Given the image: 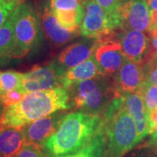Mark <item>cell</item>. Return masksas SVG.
<instances>
[{
  "label": "cell",
  "instance_id": "cell-4",
  "mask_svg": "<svg viewBox=\"0 0 157 157\" xmlns=\"http://www.w3.org/2000/svg\"><path fill=\"white\" fill-rule=\"evenodd\" d=\"M15 39V59L23 58L41 45L44 32L37 8L32 2L19 3L10 17Z\"/></svg>",
  "mask_w": 157,
  "mask_h": 157
},
{
  "label": "cell",
  "instance_id": "cell-8",
  "mask_svg": "<svg viewBox=\"0 0 157 157\" xmlns=\"http://www.w3.org/2000/svg\"><path fill=\"white\" fill-rule=\"evenodd\" d=\"M118 28L147 32L151 30L150 10L147 0H128L116 15Z\"/></svg>",
  "mask_w": 157,
  "mask_h": 157
},
{
  "label": "cell",
  "instance_id": "cell-2",
  "mask_svg": "<svg viewBox=\"0 0 157 157\" xmlns=\"http://www.w3.org/2000/svg\"><path fill=\"white\" fill-rule=\"evenodd\" d=\"M103 126L104 120L98 113L85 111L67 113L56 132L46 140L44 148L51 157L77 151L93 140Z\"/></svg>",
  "mask_w": 157,
  "mask_h": 157
},
{
  "label": "cell",
  "instance_id": "cell-19",
  "mask_svg": "<svg viewBox=\"0 0 157 157\" xmlns=\"http://www.w3.org/2000/svg\"><path fill=\"white\" fill-rule=\"evenodd\" d=\"M15 59V39L11 19L0 27V64Z\"/></svg>",
  "mask_w": 157,
  "mask_h": 157
},
{
  "label": "cell",
  "instance_id": "cell-27",
  "mask_svg": "<svg viewBox=\"0 0 157 157\" xmlns=\"http://www.w3.org/2000/svg\"><path fill=\"white\" fill-rule=\"evenodd\" d=\"M15 157H45V155L42 152V147L25 144Z\"/></svg>",
  "mask_w": 157,
  "mask_h": 157
},
{
  "label": "cell",
  "instance_id": "cell-24",
  "mask_svg": "<svg viewBox=\"0 0 157 157\" xmlns=\"http://www.w3.org/2000/svg\"><path fill=\"white\" fill-rule=\"evenodd\" d=\"M95 1L104 11H107V13L110 15V17L114 20L115 25L117 26V23H116L117 12L120 9V7L122 6L125 2H127L128 0H95Z\"/></svg>",
  "mask_w": 157,
  "mask_h": 157
},
{
  "label": "cell",
  "instance_id": "cell-3",
  "mask_svg": "<svg viewBox=\"0 0 157 157\" xmlns=\"http://www.w3.org/2000/svg\"><path fill=\"white\" fill-rule=\"evenodd\" d=\"M103 119L106 135L103 157H122L139 143L135 122L126 109L123 96L113 99Z\"/></svg>",
  "mask_w": 157,
  "mask_h": 157
},
{
  "label": "cell",
  "instance_id": "cell-29",
  "mask_svg": "<svg viewBox=\"0 0 157 157\" xmlns=\"http://www.w3.org/2000/svg\"><path fill=\"white\" fill-rule=\"evenodd\" d=\"M147 3L150 11H157V0H147Z\"/></svg>",
  "mask_w": 157,
  "mask_h": 157
},
{
  "label": "cell",
  "instance_id": "cell-6",
  "mask_svg": "<svg viewBox=\"0 0 157 157\" xmlns=\"http://www.w3.org/2000/svg\"><path fill=\"white\" fill-rule=\"evenodd\" d=\"M82 5L85 13L79 27V33L83 37L103 40L117 29L114 20L95 0H85Z\"/></svg>",
  "mask_w": 157,
  "mask_h": 157
},
{
  "label": "cell",
  "instance_id": "cell-31",
  "mask_svg": "<svg viewBox=\"0 0 157 157\" xmlns=\"http://www.w3.org/2000/svg\"><path fill=\"white\" fill-rule=\"evenodd\" d=\"M150 143L152 145L155 146L157 147V130L155 131L153 134H151V140H150Z\"/></svg>",
  "mask_w": 157,
  "mask_h": 157
},
{
  "label": "cell",
  "instance_id": "cell-16",
  "mask_svg": "<svg viewBox=\"0 0 157 157\" xmlns=\"http://www.w3.org/2000/svg\"><path fill=\"white\" fill-rule=\"evenodd\" d=\"M124 98V104L127 111L135 121L136 130H137V138L140 142L148 133V119L147 112L145 107L144 101L141 96L138 93H128L122 94Z\"/></svg>",
  "mask_w": 157,
  "mask_h": 157
},
{
  "label": "cell",
  "instance_id": "cell-26",
  "mask_svg": "<svg viewBox=\"0 0 157 157\" xmlns=\"http://www.w3.org/2000/svg\"><path fill=\"white\" fill-rule=\"evenodd\" d=\"M18 4L14 2H8L0 0V27L10 18L12 11Z\"/></svg>",
  "mask_w": 157,
  "mask_h": 157
},
{
  "label": "cell",
  "instance_id": "cell-17",
  "mask_svg": "<svg viewBox=\"0 0 157 157\" xmlns=\"http://www.w3.org/2000/svg\"><path fill=\"white\" fill-rule=\"evenodd\" d=\"M102 75L98 63L96 61L94 53L81 64L67 70L61 78V86L68 89L76 82L89 78H94Z\"/></svg>",
  "mask_w": 157,
  "mask_h": 157
},
{
  "label": "cell",
  "instance_id": "cell-12",
  "mask_svg": "<svg viewBox=\"0 0 157 157\" xmlns=\"http://www.w3.org/2000/svg\"><path fill=\"white\" fill-rule=\"evenodd\" d=\"M58 21L68 31L78 32L84 17L85 9L79 0H50Z\"/></svg>",
  "mask_w": 157,
  "mask_h": 157
},
{
  "label": "cell",
  "instance_id": "cell-7",
  "mask_svg": "<svg viewBox=\"0 0 157 157\" xmlns=\"http://www.w3.org/2000/svg\"><path fill=\"white\" fill-rule=\"evenodd\" d=\"M64 73L56 59L46 65L35 66L27 73H23L22 88L25 93H30L62 87Z\"/></svg>",
  "mask_w": 157,
  "mask_h": 157
},
{
  "label": "cell",
  "instance_id": "cell-32",
  "mask_svg": "<svg viewBox=\"0 0 157 157\" xmlns=\"http://www.w3.org/2000/svg\"><path fill=\"white\" fill-rule=\"evenodd\" d=\"M5 109H6V107H5V104L3 102V100H2V97L0 96V118L2 116V114L5 112Z\"/></svg>",
  "mask_w": 157,
  "mask_h": 157
},
{
  "label": "cell",
  "instance_id": "cell-30",
  "mask_svg": "<svg viewBox=\"0 0 157 157\" xmlns=\"http://www.w3.org/2000/svg\"><path fill=\"white\" fill-rule=\"evenodd\" d=\"M152 46L155 52H153L154 53L157 54V35H152Z\"/></svg>",
  "mask_w": 157,
  "mask_h": 157
},
{
  "label": "cell",
  "instance_id": "cell-5",
  "mask_svg": "<svg viewBox=\"0 0 157 157\" xmlns=\"http://www.w3.org/2000/svg\"><path fill=\"white\" fill-rule=\"evenodd\" d=\"M67 90H70L68 93L74 107L98 114L102 110L106 111L112 101L109 102L110 96L115 97L114 88L110 87L104 75L76 82Z\"/></svg>",
  "mask_w": 157,
  "mask_h": 157
},
{
  "label": "cell",
  "instance_id": "cell-25",
  "mask_svg": "<svg viewBox=\"0 0 157 157\" xmlns=\"http://www.w3.org/2000/svg\"><path fill=\"white\" fill-rule=\"evenodd\" d=\"M25 94L26 93L24 90L19 89V88L9 90L6 93H4L1 97H2V100H3L6 108L9 106L19 102L24 98V96L25 95Z\"/></svg>",
  "mask_w": 157,
  "mask_h": 157
},
{
  "label": "cell",
  "instance_id": "cell-1",
  "mask_svg": "<svg viewBox=\"0 0 157 157\" xmlns=\"http://www.w3.org/2000/svg\"><path fill=\"white\" fill-rule=\"evenodd\" d=\"M68 90L56 87L26 93L21 101L7 107L0 118V128H22L40 118L71 107Z\"/></svg>",
  "mask_w": 157,
  "mask_h": 157
},
{
  "label": "cell",
  "instance_id": "cell-9",
  "mask_svg": "<svg viewBox=\"0 0 157 157\" xmlns=\"http://www.w3.org/2000/svg\"><path fill=\"white\" fill-rule=\"evenodd\" d=\"M65 115L59 111L53 113L24 127V133L26 144L44 147V144L59 128Z\"/></svg>",
  "mask_w": 157,
  "mask_h": 157
},
{
  "label": "cell",
  "instance_id": "cell-18",
  "mask_svg": "<svg viewBox=\"0 0 157 157\" xmlns=\"http://www.w3.org/2000/svg\"><path fill=\"white\" fill-rule=\"evenodd\" d=\"M25 144L23 128H0V157H15Z\"/></svg>",
  "mask_w": 157,
  "mask_h": 157
},
{
  "label": "cell",
  "instance_id": "cell-10",
  "mask_svg": "<svg viewBox=\"0 0 157 157\" xmlns=\"http://www.w3.org/2000/svg\"><path fill=\"white\" fill-rule=\"evenodd\" d=\"M37 11L44 34L54 45H64L77 34L68 31L59 24L52 9L50 0H41Z\"/></svg>",
  "mask_w": 157,
  "mask_h": 157
},
{
  "label": "cell",
  "instance_id": "cell-33",
  "mask_svg": "<svg viewBox=\"0 0 157 157\" xmlns=\"http://www.w3.org/2000/svg\"><path fill=\"white\" fill-rule=\"evenodd\" d=\"M5 1H8V2H14V3L19 4V3H21V2H24L25 0H5Z\"/></svg>",
  "mask_w": 157,
  "mask_h": 157
},
{
  "label": "cell",
  "instance_id": "cell-13",
  "mask_svg": "<svg viewBox=\"0 0 157 157\" xmlns=\"http://www.w3.org/2000/svg\"><path fill=\"white\" fill-rule=\"evenodd\" d=\"M100 40L94 38L79 40L78 42L68 45L56 59L60 67L66 72L69 68L73 67L88 59L95 52Z\"/></svg>",
  "mask_w": 157,
  "mask_h": 157
},
{
  "label": "cell",
  "instance_id": "cell-15",
  "mask_svg": "<svg viewBox=\"0 0 157 157\" xmlns=\"http://www.w3.org/2000/svg\"><path fill=\"white\" fill-rule=\"evenodd\" d=\"M119 39L125 57L131 61L140 64L148 48V39L143 32L123 30Z\"/></svg>",
  "mask_w": 157,
  "mask_h": 157
},
{
  "label": "cell",
  "instance_id": "cell-21",
  "mask_svg": "<svg viewBox=\"0 0 157 157\" xmlns=\"http://www.w3.org/2000/svg\"><path fill=\"white\" fill-rule=\"evenodd\" d=\"M23 73L13 70L0 73V96L12 89H23Z\"/></svg>",
  "mask_w": 157,
  "mask_h": 157
},
{
  "label": "cell",
  "instance_id": "cell-22",
  "mask_svg": "<svg viewBox=\"0 0 157 157\" xmlns=\"http://www.w3.org/2000/svg\"><path fill=\"white\" fill-rule=\"evenodd\" d=\"M138 93L144 101L147 112L149 113L157 107V85H153L143 81Z\"/></svg>",
  "mask_w": 157,
  "mask_h": 157
},
{
  "label": "cell",
  "instance_id": "cell-11",
  "mask_svg": "<svg viewBox=\"0 0 157 157\" xmlns=\"http://www.w3.org/2000/svg\"><path fill=\"white\" fill-rule=\"evenodd\" d=\"M94 57L101 73L104 76L116 73L126 60L121 45L118 41L100 40L94 52Z\"/></svg>",
  "mask_w": 157,
  "mask_h": 157
},
{
  "label": "cell",
  "instance_id": "cell-28",
  "mask_svg": "<svg viewBox=\"0 0 157 157\" xmlns=\"http://www.w3.org/2000/svg\"><path fill=\"white\" fill-rule=\"evenodd\" d=\"M147 119H148V133L149 135H151L157 130V107L149 113H147Z\"/></svg>",
  "mask_w": 157,
  "mask_h": 157
},
{
  "label": "cell",
  "instance_id": "cell-34",
  "mask_svg": "<svg viewBox=\"0 0 157 157\" xmlns=\"http://www.w3.org/2000/svg\"><path fill=\"white\" fill-rule=\"evenodd\" d=\"M79 1H80V2H81V3H82V2H84L85 0H79Z\"/></svg>",
  "mask_w": 157,
  "mask_h": 157
},
{
  "label": "cell",
  "instance_id": "cell-23",
  "mask_svg": "<svg viewBox=\"0 0 157 157\" xmlns=\"http://www.w3.org/2000/svg\"><path fill=\"white\" fill-rule=\"evenodd\" d=\"M144 81L153 85H157V54L153 53L151 58L147 59V66L143 70Z\"/></svg>",
  "mask_w": 157,
  "mask_h": 157
},
{
  "label": "cell",
  "instance_id": "cell-14",
  "mask_svg": "<svg viewBox=\"0 0 157 157\" xmlns=\"http://www.w3.org/2000/svg\"><path fill=\"white\" fill-rule=\"evenodd\" d=\"M143 81L144 73L139 64L126 59L122 67L117 72L115 78L113 87L115 97L137 92Z\"/></svg>",
  "mask_w": 157,
  "mask_h": 157
},
{
  "label": "cell",
  "instance_id": "cell-20",
  "mask_svg": "<svg viewBox=\"0 0 157 157\" xmlns=\"http://www.w3.org/2000/svg\"><path fill=\"white\" fill-rule=\"evenodd\" d=\"M104 120V119H103ZM106 147L104 126L93 140L77 151L54 157H103Z\"/></svg>",
  "mask_w": 157,
  "mask_h": 157
}]
</instances>
